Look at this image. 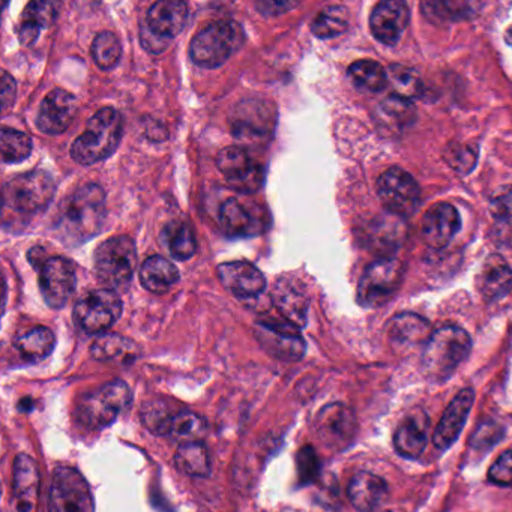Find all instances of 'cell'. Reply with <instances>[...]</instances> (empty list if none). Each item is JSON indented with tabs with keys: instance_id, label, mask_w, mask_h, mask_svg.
<instances>
[{
	"instance_id": "obj_1",
	"label": "cell",
	"mask_w": 512,
	"mask_h": 512,
	"mask_svg": "<svg viewBox=\"0 0 512 512\" xmlns=\"http://www.w3.org/2000/svg\"><path fill=\"white\" fill-rule=\"evenodd\" d=\"M106 220V193L97 184H86L65 197L56 217V232L67 245L88 242L100 233Z\"/></svg>"
},
{
	"instance_id": "obj_2",
	"label": "cell",
	"mask_w": 512,
	"mask_h": 512,
	"mask_svg": "<svg viewBox=\"0 0 512 512\" xmlns=\"http://www.w3.org/2000/svg\"><path fill=\"white\" fill-rule=\"evenodd\" d=\"M122 130L124 122L121 113L112 107H104L89 119L83 134L74 140L71 157L82 166L107 160L121 145Z\"/></svg>"
},
{
	"instance_id": "obj_3",
	"label": "cell",
	"mask_w": 512,
	"mask_h": 512,
	"mask_svg": "<svg viewBox=\"0 0 512 512\" xmlns=\"http://www.w3.org/2000/svg\"><path fill=\"white\" fill-rule=\"evenodd\" d=\"M472 349L470 335L460 326L446 325L428 338L422 355V370L431 380H445L467 358Z\"/></svg>"
},
{
	"instance_id": "obj_4",
	"label": "cell",
	"mask_w": 512,
	"mask_h": 512,
	"mask_svg": "<svg viewBox=\"0 0 512 512\" xmlns=\"http://www.w3.org/2000/svg\"><path fill=\"white\" fill-rule=\"evenodd\" d=\"M244 41V29L239 23L233 20L211 23L191 41V61L197 67L215 70L226 64L244 46Z\"/></svg>"
},
{
	"instance_id": "obj_5",
	"label": "cell",
	"mask_w": 512,
	"mask_h": 512,
	"mask_svg": "<svg viewBox=\"0 0 512 512\" xmlns=\"http://www.w3.org/2000/svg\"><path fill=\"white\" fill-rule=\"evenodd\" d=\"M137 265L136 244L130 236H115L95 250V274L110 290H127Z\"/></svg>"
},
{
	"instance_id": "obj_6",
	"label": "cell",
	"mask_w": 512,
	"mask_h": 512,
	"mask_svg": "<svg viewBox=\"0 0 512 512\" xmlns=\"http://www.w3.org/2000/svg\"><path fill=\"white\" fill-rule=\"evenodd\" d=\"M131 389L124 380H113L83 397L77 418L92 430L110 427L131 404Z\"/></svg>"
},
{
	"instance_id": "obj_7",
	"label": "cell",
	"mask_w": 512,
	"mask_h": 512,
	"mask_svg": "<svg viewBox=\"0 0 512 512\" xmlns=\"http://www.w3.org/2000/svg\"><path fill=\"white\" fill-rule=\"evenodd\" d=\"M56 193L52 176L44 170H32L11 178L4 187V202L23 214L43 211Z\"/></svg>"
},
{
	"instance_id": "obj_8",
	"label": "cell",
	"mask_w": 512,
	"mask_h": 512,
	"mask_svg": "<svg viewBox=\"0 0 512 512\" xmlns=\"http://www.w3.org/2000/svg\"><path fill=\"white\" fill-rule=\"evenodd\" d=\"M122 314V301L118 292L110 289L91 290L77 301L74 319L88 334L109 331Z\"/></svg>"
},
{
	"instance_id": "obj_9",
	"label": "cell",
	"mask_w": 512,
	"mask_h": 512,
	"mask_svg": "<svg viewBox=\"0 0 512 512\" xmlns=\"http://www.w3.org/2000/svg\"><path fill=\"white\" fill-rule=\"evenodd\" d=\"M50 512H94V497L79 470L61 466L53 472Z\"/></svg>"
},
{
	"instance_id": "obj_10",
	"label": "cell",
	"mask_w": 512,
	"mask_h": 512,
	"mask_svg": "<svg viewBox=\"0 0 512 512\" xmlns=\"http://www.w3.org/2000/svg\"><path fill=\"white\" fill-rule=\"evenodd\" d=\"M401 278H403V266L398 260L385 257L371 263L359 281V304L367 308L386 304L400 287Z\"/></svg>"
},
{
	"instance_id": "obj_11",
	"label": "cell",
	"mask_w": 512,
	"mask_h": 512,
	"mask_svg": "<svg viewBox=\"0 0 512 512\" xmlns=\"http://www.w3.org/2000/svg\"><path fill=\"white\" fill-rule=\"evenodd\" d=\"M217 166L232 190L257 193L265 182V169L245 149L229 146L218 154Z\"/></svg>"
},
{
	"instance_id": "obj_12",
	"label": "cell",
	"mask_w": 512,
	"mask_h": 512,
	"mask_svg": "<svg viewBox=\"0 0 512 512\" xmlns=\"http://www.w3.org/2000/svg\"><path fill=\"white\" fill-rule=\"evenodd\" d=\"M254 334L260 346L274 358L284 362H296L304 356V338L298 326L287 320H260L256 323Z\"/></svg>"
},
{
	"instance_id": "obj_13",
	"label": "cell",
	"mask_w": 512,
	"mask_h": 512,
	"mask_svg": "<svg viewBox=\"0 0 512 512\" xmlns=\"http://www.w3.org/2000/svg\"><path fill=\"white\" fill-rule=\"evenodd\" d=\"M377 193L391 214L397 217H410L415 214L421 202L418 182L403 169L386 170L377 181Z\"/></svg>"
},
{
	"instance_id": "obj_14",
	"label": "cell",
	"mask_w": 512,
	"mask_h": 512,
	"mask_svg": "<svg viewBox=\"0 0 512 512\" xmlns=\"http://www.w3.org/2000/svg\"><path fill=\"white\" fill-rule=\"evenodd\" d=\"M317 436L326 448L343 451L353 442L358 430L355 412L343 403H331L317 413Z\"/></svg>"
},
{
	"instance_id": "obj_15",
	"label": "cell",
	"mask_w": 512,
	"mask_h": 512,
	"mask_svg": "<svg viewBox=\"0 0 512 512\" xmlns=\"http://www.w3.org/2000/svg\"><path fill=\"white\" fill-rule=\"evenodd\" d=\"M221 230L230 238H251L266 232L271 226V217L260 205H247L241 200L229 199L220 209Z\"/></svg>"
},
{
	"instance_id": "obj_16",
	"label": "cell",
	"mask_w": 512,
	"mask_h": 512,
	"mask_svg": "<svg viewBox=\"0 0 512 512\" xmlns=\"http://www.w3.org/2000/svg\"><path fill=\"white\" fill-rule=\"evenodd\" d=\"M40 290L50 308H64L76 290L74 263L65 257L47 259L40 268Z\"/></svg>"
},
{
	"instance_id": "obj_17",
	"label": "cell",
	"mask_w": 512,
	"mask_h": 512,
	"mask_svg": "<svg viewBox=\"0 0 512 512\" xmlns=\"http://www.w3.org/2000/svg\"><path fill=\"white\" fill-rule=\"evenodd\" d=\"M275 128V109L266 101L248 100L236 107L232 116V131L236 139L263 142Z\"/></svg>"
},
{
	"instance_id": "obj_18",
	"label": "cell",
	"mask_w": 512,
	"mask_h": 512,
	"mask_svg": "<svg viewBox=\"0 0 512 512\" xmlns=\"http://www.w3.org/2000/svg\"><path fill=\"white\" fill-rule=\"evenodd\" d=\"M77 100L64 89H55L46 95L37 116V127L41 133L58 136L65 133L77 115Z\"/></svg>"
},
{
	"instance_id": "obj_19",
	"label": "cell",
	"mask_w": 512,
	"mask_h": 512,
	"mask_svg": "<svg viewBox=\"0 0 512 512\" xmlns=\"http://www.w3.org/2000/svg\"><path fill=\"white\" fill-rule=\"evenodd\" d=\"M461 220L457 209L449 203H436L425 212L421 221L422 241L434 250L448 247L460 232Z\"/></svg>"
},
{
	"instance_id": "obj_20",
	"label": "cell",
	"mask_w": 512,
	"mask_h": 512,
	"mask_svg": "<svg viewBox=\"0 0 512 512\" xmlns=\"http://www.w3.org/2000/svg\"><path fill=\"white\" fill-rule=\"evenodd\" d=\"M409 8L404 2L386 0L374 8L370 17L373 37L385 46H395L409 25Z\"/></svg>"
},
{
	"instance_id": "obj_21",
	"label": "cell",
	"mask_w": 512,
	"mask_h": 512,
	"mask_svg": "<svg viewBox=\"0 0 512 512\" xmlns=\"http://www.w3.org/2000/svg\"><path fill=\"white\" fill-rule=\"evenodd\" d=\"M217 274L221 284L236 298H256L266 287L265 275L262 271L245 260L223 263L218 266Z\"/></svg>"
},
{
	"instance_id": "obj_22",
	"label": "cell",
	"mask_w": 512,
	"mask_h": 512,
	"mask_svg": "<svg viewBox=\"0 0 512 512\" xmlns=\"http://www.w3.org/2000/svg\"><path fill=\"white\" fill-rule=\"evenodd\" d=\"M473 401H475V392L472 389H461L454 400L449 403L443 412L442 419L437 424L433 434L434 446L440 451H445L449 446L454 445L455 440L460 436L470 410H472Z\"/></svg>"
},
{
	"instance_id": "obj_23",
	"label": "cell",
	"mask_w": 512,
	"mask_h": 512,
	"mask_svg": "<svg viewBox=\"0 0 512 512\" xmlns=\"http://www.w3.org/2000/svg\"><path fill=\"white\" fill-rule=\"evenodd\" d=\"M188 5L181 0H161L148 11V29L161 40L175 38L184 31Z\"/></svg>"
},
{
	"instance_id": "obj_24",
	"label": "cell",
	"mask_w": 512,
	"mask_h": 512,
	"mask_svg": "<svg viewBox=\"0 0 512 512\" xmlns=\"http://www.w3.org/2000/svg\"><path fill=\"white\" fill-rule=\"evenodd\" d=\"M14 499L19 512H34L40 496V473L29 455H17L14 461Z\"/></svg>"
},
{
	"instance_id": "obj_25",
	"label": "cell",
	"mask_w": 512,
	"mask_h": 512,
	"mask_svg": "<svg viewBox=\"0 0 512 512\" xmlns=\"http://www.w3.org/2000/svg\"><path fill=\"white\" fill-rule=\"evenodd\" d=\"M428 440V416L421 410L407 415L394 434V448L401 457L415 460L424 452Z\"/></svg>"
},
{
	"instance_id": "obj_26",
	"label": "cell",
	"mask_w": 512,
	"mask_h": 512,
	"mask_svg": "<svg viewBox=\"0 0 512 512\" xmlns=\"http://www.w3.org/2000/svg\"><path fill=\"white\" fill-rule=\"evenodd\" d=\"M347 496L359 512H373L388 496V484L374 473L358 472L350 481Z\"/></svg>"
},
{
	"instance_id": "obj_27",
	"label": "cell",
	"mask_w": 512,
	"mask_h": 512,
	"mask_svg": "<svg viewBox=\"0 0 512 512\" xmlns=\"http://www.w3.org/2000/svg\"><path fill=\"white\" fill-rule=\"evenodd\" d=\"M61 5L58 2L37 0L26 5L19 26V40L23 46H32L43 29L50 28L59 16Z\"/></svg>"
},
{
	"instance_id": "obj_28",
	"label": "cell",
	"mask_w": 512,
	"mask_h": 512,
	"mask_svg": "<svg viewBox=\"0 0 512 512\" xmlns=\"http://www.w3.org/2000/svg\"><path fill=\"white\" fill-rule=\"evenodd\" d=\"M478 287L487 301H500L511 292L512 269L497 254L487 257L479 272Z\"/></svg>"
},
{
	"instance_id": "obj_29",
	"label": "cell",
	"mask_w": 512,
	"mask_h": 512,
	"mask_svg": "<svg viewBox=\"0 0 512 512\" xmlns=\"http://www.w3.org/2000/svg\"><path fill=\"white\" fill-rule=\"evenodd\" d=\"M275 307L280 311L284 320L292 325L304 326L307 323L308 299L305 293L293 283L289 278H281L275 284L274 293H272Z\"/></svg>"
},
{
	"instance_id": "obj_30",
	"label": "cell",
	"mask_w": 512,
	"mask_h": 512,
	"mask_svg": "<svg viewBox=\"0 0 512 512\" xmlns=\"http://www.w3.org/2000/svg\"><path fill=\"white\" fill-rule=\"evenodd\" d=\"M430 335L427 320L416 314H398L389 323V340L400 349H413L419 344H427Z\"/></svg>"
},
{
	"instance_id": "obj_31",
	"label": "cell",
	"mask_w": 512,
	"mask_h": 512,
	"mask_svg": "<svg viewBox=\"0 0 512 512\" xmlns=\"http://www.w3.org/2000/svg\"><path fill=\"white\" fill-rule=\"evenodd\" d=\"M179 281V271L163 256H151L140 268V283L148 292L163 295Z\"/></svg>"
},
{
	"instance_id": "obj_32",
	"label": "cell",
	"mask_w": 512,
	"mask_h": 512,
	"mask_svg": "<svg viewBox=\"0 0 512 512\" xmlns=\"http://www.w3.org/2000/svg\"><path fill=\"white\" fill-rule=\"evenodd\" d=\"M92 358L97 361L131 362L137 356L136 344L118 334L101 335L91 347Z\"/></svg>"
},
{
	"instance_id": "obj_33",
	"label": "cell",
	"mask_w": 512,
	"mask_h": 512,
	"mask_svg": "<svg viewBox=\"0 0 512 512\" xmlns=\"http://www.w3.org/2000/svg\"><path fill=\"white\" fill-rule=\"evenodd\" d=\"M56 346V337L46 326H38L16 340V349L29 361H43Z\"/></svg>"
},
{
	"instance_id": "obj_34",
	"label": "cell",
	"mask_w": 512,
	"mask_h": 512,
	"mask_svg": "<svg viewBox=\"0 0 512 512\" xmlns=\"http://www.w3.org/2000/svg\"><path fill=\"white\" fill-rule=\"evenodd\" d=\"M349 79L362 92H382L388 85L389 77L385 68L376 61H358L350 65Z\"/></svg>"
},
{
	"instance_id": "obj_35",
	"label": "cell",
	"mask_w": 512,
	"mask_h": 512,
	"mask_svg": "<svg viewBox=\"0 0 512 512\" xmlns=\"http://www.w3.org/2000/svg\"><path fill=\"white\" fill-rule=\"evenodd\" d=\"M176 464L187 475L205 478L211 473V455L202 442L185 443L176 452Z\"/></svg>"
},
{
	"instance_id": "obj_36",
	"label": "cell",
	"mask_w": 512,
	"mask_h": 512,
	"mask_svg": "<svg viewBox=\"0 0 512 512\" xmlns=\"http://www.w3.org/2000/svg\"><path fill=\"white\" fill-rule=\"evenodd\" d=\"M163 235L170 254L176 260L184 262L196 254L197 241L190 224L184 223V221H173V223L167 224Z\"/></svg>"
},
{
	"instance_id": "obj_37",
	"label": "cell",
	"mask_w": 512,
	"mask_h": 512,
	"mask_svg": "<svg viewBox=\"0 0 512 512\" xmlns=\"http://www.w3.org/2000/svg\"><path fill=\"white\" fill-rule=\"evenodd\" d=\"M349 28V11L341 5H332L317 14L311 23V32L320 40L337 37Z\"/></svg>"
},
{
	"instance_id": "obj_38",
	"label": "cell",
	"mask_w": 512,
	"mask_h": 512,
	"mask_svg": "<svg viewBox=\"0 0 512 512\" xmlns=\"http://www.w3.org/2000/svg\"><path fill=\"white\" fill-rule=\"evenodd\" d=\"M205 433V419L190 410H182L173 418L169 436L181 445H185V443L200 442Z\"/></svg>"
},
{
	"instance_id": "obj_39",
	"label": "cell",
	"mask_w": 512,
	"mask_h": 512,
	"mask_svg": "<svg viewBox=\"0 0 512 512\" xmlns=\"http://www.w3.org/2000/svg\"><path fill=\"white\" fill-rule=\"evenodd\" d=\"M481 4L473 2H427L422 4L425 16L433 22H457L475 16Z\"/></svg>"
},
{
	"instance_id": "obj_40",
	"label": "cell",
	"mask_w": 512,
	"mask_h": 512,
	"mask_svg": "<svg viewBox=\"0 0 512 512\" xmlns=\"http://www.w3.org/2000/svg\"><path fill=\"white\" fill-rule=\"evenodd\" d=\"M0 151L5 163H22L32 154V140L28 134L4 127L0 133Z\"/></svg>"
},
{
	"instance_id": "obj_41",
	"label": "cell",
	"mask_w": 512,
	"mask_h": 512,
	"mask_svg": "<svg viewBox=\"0 0 512 512\" xmlns=\"http://www.w3.org/2000/svg\"><path fill=\"white\" fill-rule=\"evenodd\" d=\"M92 58L101 70H112L122 55L121 43L113 32H101L92 43Z\"/></svg>"
},
{
	"instance_id": "obj_42",
	"label": "cell",
	"mask_w": 512,
	"mask_h": 512,
	"mask_svg": "<svg viewBox=\"0 0 512 512\" xmlns=\"http://www.w3.org/2000/svg\"><path fill=\"white\" fill-rule=\"evenodd\" d=\"M388 77L397 97L410 101L421 95V79H419L418 74L410 70V68L403 67V65H392V67L389 68Z\"/></svg>"
},
{
	"instance_id": "obj_43",
	"label": "cell",
	"mask_w": 512,
	"mask_h": 512,
	"mask_svg": "<svg viewBox=\"0 0 512 512\" xmlns=\"http://www.w3.org/2000/svg\"><path fill=\"white\" fill-rule=\"evenodd\" d=\"M175 415L176 413H173L170 406L163 401H151L143 407L142 419L143 424L152 433L158 434V436H169Z\"/></svg>"
},
{
	"instance_id": "obj_44",
	"label": "cell",
	"mask_w": 512,
	"mask_h": 512,
	"mask_svg": "<svg viewBox=\"0 0 512 512\" xmlns=\"http://www.w3.org/2000/svg\"><path fill=\"white\" fill-rule=\"evenodd\" d=\"M379 113L382 124H388L391 128L404 127L413 119L412 104L409 100H404V98L397 97V95L383 101L380 104Z\"/></svg>"
},
{
	"instance_id": "obj_45",
	"label": "cell",
	"mask_w": 512,
	"mask_h": 512,
	"mask_svg": "<svg viewBox=\"0 0 512 512\" xmlns=\"http://www.w3.org/2000/svg\"><path fill=\"white\" fill-rule=\"evenodd\" d=\"M490 211L494 220L499 223L512 221V187L502 188L494 194L490 203Z\"/></svg>"
},
{
	"instance_id": "obj_46",
	"label": "cell",
	"mask_w": 512,
	"mask_h": 512,
	"mask_svg": "<svg viewBox=\"0 0 512 512\" xmlns=\"http://www.w3.org/2000/svg\"><path fill=\"white\" fill-rule=\"evenodd\" d=\"M488 479L496 485L512 484V451H505L488 470Z\"/></svg>"
},
{
	"instance_id": "obj_47",
	"label": "cell",
	"mask_w": 512,
	"mask_h": 512,
	"mask_svg": "<svg viewBox=\"0 0 512 512\" xmlns=\"http://www.w3.org/2000/svg\"><path fill=\"white\" fill-rule=\"evenodd\" d=\"M299 476L302 482H311L319 475V460H317L316 452L310 446H305L299 452Z\"/></svg>"
},
{
	"instance_id": "obj_48",
	"label": "cell",
	"mask_w": 512,
	"mask_h": 512,
	"mask_svg": "<svg viewBox=\"0 0 512 512\" xmlns=\"http://www.w3.org/2000/svg\"><path fill=\"white\" fill-rule=\"evenodd\" d=\"M500 440V427L497 424H482L472 437V446L476 449H488Z\"/></svg>"
},
{
	"instance_id": "obj_49",
	"label": "cell",
	"mask_w": 512,
	"mask_h": 512,
	"mask_svg": "<svg viewBox=\"0 0 512 512\" xmlns=\"http://www.w3.org/2000/svg\"><path fill=\"white\" fill-rule=\"evenodd\" d=\"M449 157H451L448 158L449 164L460 172H469L476 163L475 152L470 151L469 148L452 149Z\"/></svg>"
},
{
	"instance_id": "obj_50",
	"label": "cell",
	"mask_w": 512,
	"mask_h": 512,
	"mask_svg": "<svg viewBox=\"0 0 512 512\" xmlns=\"http://www.w3.org/2000/svg\"><path fill=\"white\" fill-rule=\"evenodd\" d=\"M16 94V80L10 76L8 71H4V73H2V109H10L11 104L16 100Z\"/></svg>"
},
{
	"instance_id": "obj_51",
	"label": "cell",
	"mask_w": 512,
	"mask_h": 512,
	"mask_svg": "<svg viewBox=\"0 0 512 512\" xmlns=\"http://www.w3.org/2000/svg\"><path fill=\"white\" fill-rule=\"evenodd\" d=\"M298 4H287V2H259V4H256L257 10L259 8H266V10H269V8H272L271 13H269V16H277V14H283L286 13V11L292 10V8H295Z\"/></svg>"
},
{
	"instance_id": "obj_52",
	"label": "cell",
	"mask_w": 512,
	"mask_h": 512,
	"mask_svg": "<svg viewBox=\"0 0 512 512\" xmlns=\"http://www.w3.org/2000/svg\"><path fill=\"white\" fill-rule=\"evenodd\" d=\"M506 40H508L509 44H512V28L509 29L508 34H506Z\"/></svg>"
},
{
	"instance_id": "obj_53",
	"label": "cell",
	"mask_w": 512,
	"mask_h": 512,
	"mask_svg": "<svg viewBox=\"0 0 512 512\" xmlns=\"http://www.w3.org/2000/svg\"><path fill=\"white\" fill-rule=\"evenodd\" d=\"M280 512H299V511H296V509H283V511H280Z\"/></svg>"
}]
</instances>
